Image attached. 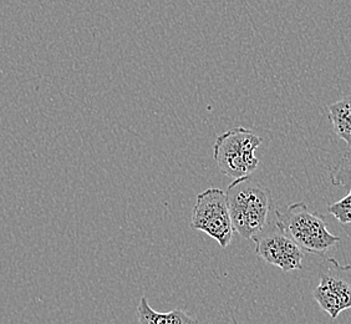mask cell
<instances>
[{"instance_id":"8","label":"cell","mask_w":351,"mask_h":324,"mask_svg":"<svg viewBox=\"0 0 351 324\" xmlns=\"http://www.w3.org/2000/svg\"><path fill=\"white\" fill-rule=\"evenodd\" d=\"M328 114L335 134L351 149V95L330 104Z\"/></svg>"},{"instance_id":"7","label":"cell","mask_w":351,"mask_h":324,"mask_svg":"<svg viewBox=\"0 0 351 324\" xmlns=\"http://www.w3.org/2000/svg\"><path fill=\"white\" fill-rule=\"evenodd\" d=\"M136 314L138 324H198L196 318L189 316V313L181 310H173L166 313L156 312L149 305L146 296H142L140 299L136 308Z\"/></svg>"},{"instance_id":"10","label":"cell","mask_w":351,"mask_h":324,"mask_svg":"<svg viewBox=\"0 0 351 324\" xmlns=\"http://www.w3.org/2000/svg\"><path fill=\"white\" fill-rule=\"evenodd\" d=\"M330 180L337 187L351 189V149L345 152L338 165L331 170Z\"/></svg>"},{"instance_id":"9","label":"cell","mask_w":351,"mask_h":324,"mask_svg":"<svg viewBox=\"0 0 351 324\" xmlns=\"http://www.w3.org/2000/svg\"><path fill=\"white\" fill-rule=\"evenodd\" d=\"M328 212L340 223L345 233L351 238V189L340 201L329 205Z\"/></svg>"},{"instance_id":"1","label":"cell","mask_w":351,"mask_h":324,"mask_svg":"<svg viewBox=\"0 0 351 324\" xmlns=\"http://www.w3.org/2000/svg\"><path fill=\"white\" fill-rule=\"evenodd\" d=\"M227 194L230 218L238 235L256 240L268 222L271 197L268 189L250 177L233 180Z\"/></svg>"},{"instance_id":"6","label":"cell","mask_w":351,"mask_h":324,"mask_svg":"<svg viewBox=\"0 0 351 324\" xmlns=\"http://www.w3.org/2000/svg\"><path fill=\"white\" fill-rule=\"evenodd\" d=\"M256 255L265 262L277 266L283 272L299 270L303 268L304 252L298 247L295 242L284 235L282 231H271L261 235L254 240Z\"/></svg>"},{"instance_id":"3","label":"cell","mask_w":351,"mask_h":324,"mask_svg":"<svg viewBox=\"0 0 351 324\" xmlns=\"http://www.w3.org/2000/svg\"><path fill=\"white\" fill-rule=\"evenodd\" d=\"M263 139L250 128L238 126L218 136L213 157L223 175L239 180L250 177L258 169L257 150Z\"/></svg>"},{"instance_id":"4","label":"cell","mask_w":351,"mask_h":324,"mask_svg":"<svg viewBox=\"0 0 351 324\" xmlns=\"http://www.w3.org/2000/svg\"><path fill=\"white\" fill-rule=\"evenodd\" d=\"M191 227L202 231L216 240L222 248H227L236 232L230 218L227 194L215 187L198 194L192 211Z\"/></svg>"},{"instance_id":"5","label":"cell","mask_w":351,"mask_h":324,"mask_svg":"<svg viewBox=\"0 0 351 324\" xmlns=\"http://www.w3.org/2000/svg\"><path fill=\"white\" fill-rule=\"evenodd\" d=\"M313 297L332 319L351 308V264H339L335 258H325L320 267V282Z\"/></svg>"},{"instance_id":"2","label":"cell","mask_w":351,"mask_h":324,"mask_svg":"<svg viewBox=\"0 0 351 324\" xmlns=\"http://www.w3.org/2000/svg\"><path fill=\"white\" fill-rule=\"evenodd\" d=\"M276 227L291 238L300 250L325 257L338 243L340 237L328 231L325 217L311 212L304 202L291 205L284 212L276 211Z\"/></svg>"}]
</instances>
